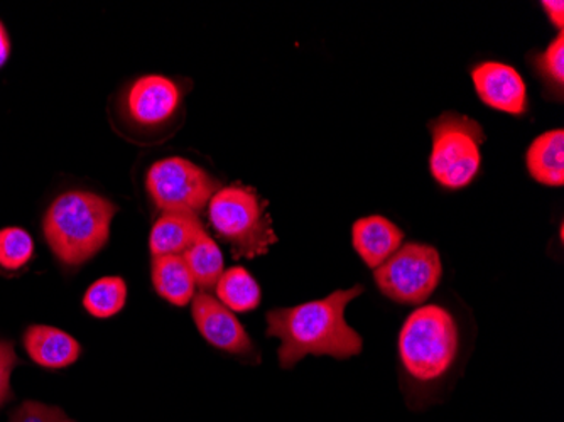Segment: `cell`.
I'll return each mask as SVG.
<instances>
[{"label":"cell","mask_w":564,"mask_h":422,"mask_svg":"<svg viewBox=\"0 0 564 422\" xmlns=\"http://www.w3.org/2000/svg\"><path fill=\"white\" fill-rule=\"evenodd\" d=\"M362 293V285H354L323 300L269 311L268 336L281 339V367L290 370L307 355L347 360L362 354V336L345 320L348 303Z\"/></svg>","instance_id":"1"},{"label":"cell","mask_w":564,"mask_h":422,"mask_svg":"<svg viewBox=\"0 0 564 422\" xmlns=\"http://www.w3.org/2000/svg\"><path fill=\"white\" fill-rule=\"evenodd\" d=\"M117 206L104 196L68 192L51 203L43 220L51 252L66 266H82L109 242Z\"/></svg>","instance_id":"2"},{"label":"cell","mask_w":564,"mask_h":422,"mask_svg":"<svg viewBox=\"0 0 564 422\" xmlns=\"http://www.w3.org/2000/svg\"><path fill=\"white\" fill-rule=\"evenodd\" d=\"M459 342L458 323L446 307L421 304L399 333L402 368L416 382H438L455 365Z\"/></svg>","instance_id":"3"},{"label":"cell","mask_w":564,"mask_h":422,"mask_svg":"<svg viewBox=\"0 0 564 422\" xmlns=\"http://www.w3.org/2000/svg\"><path fill=\"white\" fill-rule=\"evenodd\" d=\"M208 218L236 259L264 256L278 242L268 203L242 184L220 188L208 203Z\"/></svg>","instance_id":"4"},{"label":"cell","mask_w":564,"mask_h":422,"mask_svg":"<svg viewBox=\"0 0 564 422\" xmlns=\"http://www.w3.org/2000/svg\"><path fill=\"white\" fill-rule=\"evenodd\" d=\"M430 173L446 190H462L477 177L485 132L477 120L445 112L430 122Z\"/></svg>","instance_id":"5"},{"label":"cell","mask_w":564,"mask_h":422,"mask_svg":"<svg viewBox=\"0 0 564 422\" xmlns=\"http://www.w3.org/2000/svg\"><path fill=\"white\" fill-rule=\"evenodd\" d=\"M442 278L443 263L438 250L414 242L402 246L373 272L380 293L408 306L426 303Z\"/></svg>","instance_id":"6"},{"label":"cell","mask_w":564,"mask_h":422,"mask_svg":"<svg viewBox=\"0 0 564 422\" xmlns=\"http://www.w3.org/2000/svg\"><path fill=\"white\" fill-rule=\"evenodd\" d=\"M149 196L164 212L198 215L207 208L220 183L203 167L183 158H167L149 167L145 176Z\"/></svg>","instance_id":"7"},{"label":"cell","mask_w":564,"mask_h":422,"mask_svg":"<svg viewBox=\"0 0 564 422\" xmlns=\"http://www.w3.org/2000/svg\"><path fill=\"white\" fill-rule=\"evenodd\" d=\"M182 105V91L161 75L142 76L123 95V116L142 129L166 126Z\"/></svg>","instance_id":"8"},{"label":"cell","mask_w":564,"mask_h":422,"mask_svg":"<svg viewBox=\"0 0 564 422\" xmlns=\"http://www.w3.org/2000/svg\"><path fill=\"white\" fill-rule=\"evenodd\" d=\"M193 322L199 335L212 347L227 354L247 357L252 354L253 343L236 314L208 293L195 294L192 301Z\"/></svg>","instance_id":"9"},{"label":"cell","mask_w":564,"mask_h":422,"mask_svg":"<svg viewBox=\"0 0 564 422\" xmlns=\"http://www.w3.org/2000/svg\"><path fill=\"white\" fill-rule=\"evenodd\" d=\"M478 97L490 109L524 116L529 109L528 85L518 69L506 63L484 62L471 69Z\"/></svg>","instance_id":"10"},{"label":"cell","mask_w":564,"mask_h":422,"mask_svg":"<svg viewBox=\"0 0 564 422\" xmlns=\"http://www.w3.org/2000/svg\"><path fill=\"white\" fill-rule=\"evenodd\" d=\"M351 244L358 256L376 271L404 244V231L389 218L372 215L360 218L351 227Z\"/></svg>","instance_id":"11"},{"label":"cell","mask_w":564,"mask_h":422,"mask_svg":"<svg viewBox=\"0 0 564 422\" xmlns=\"http://www.w3.org/2000/svg\"><path fill=\"white\" fill-rule=\"evenodd\" d=\"M24 348L31 360L51 370L69 367L82 354L80 343L72 335L44 325H34L25 329Z\"/></svg>","instance_id":"12"},{"label":"cell","mask_w":564,"mask_h":422,"mask_svg":"<svg viewBox=\"0 0 564 422\" xmlns=\"http://www.w3.org/2000/svg\"><path fill=\"white\" fill-rule=\"evenodd\" d=\"M205 231L198 215L164 212L152 227L149 250L154 257L183 256Z\"/></svg>","instance_id":"13"},{"label":"cell","mask_w":564,"mask_h":422,"mask_svg":"<svg viewBox=\"0 0 564 422\" xmlns=\"http://www.w3.org/2000/svg\"><path fill=\"white\" fill-rule=\"evenodd\" d=\"M525 166L532 180L560 188L564 184V130H547L538 136L525 152Z\"/></svg>","instance_id":"14"},{"label":"cell","mask_w":564,"mask_h":422,"mask_svg":"<svg viewBox=\"0 0 564 422\" xmlns=\"http://www.w3.org/2000/svg\"><path fill=\"white\" fill-rule=\"evenodd\" d=\"M152 284L167 303L186 306L196 294V282L183 256L154 257L152 259Z\"/></svg>","instance_id":"15"},{"label":"cell","mask_w":564,"mask_h":422,"mask_svg":"<svg viewBox=\"0 0 564 422\" xmlns=\"http://www.w3.org/2000/svg\"><path fill=\"white\" fill-rule=\"evenodd\" d=\"M215 291L218 301L232 313H249L261 304V285L240 266L225 271L218 279Z\"/></svg>","instance_id":"16"},{"label":"cell","mask_w":564,"mask_h":422,"mask_svg":"<svg viewBox=\"0 0 564 422\" xmlns=\"http://www.w3.org/2000/svg\"><path fill=\"white\" fill-rule=\"evenodd\" d=\"M183 259L195 279L196 288L202 293H208L215 289L218 279L225 272L220 247L207 231H203L193 246L183 253Z\"/></svg>","instance_id":"17"},{"label":"cell","mask_w":564,"mask_h":422,"mask_svg":"<svg viewBox=\"0 0 564 422\" xmlns=\"http://www.w3.org/2000/svg\"><path fill=\"white\" fill-rule=\"evenodd\" d=\"M127 284L122 278H101L87 289L84 307L95 318H112L126 306Z\"/></svg>","instance_id":"18"},{"label":"cell","mask_w":564,"mask_h":422,"mask_svg":"<svg viewBox=\"0 0 564 422\" xmlns=\"http://www.w3.org/2000/svg\"><path fill=\"white\" fill-rule=\"evenodd\" d=\"M535 72L543 78L546 90L556 100L563 98L564 87V34L560 33L550 46L534 58Z\"/></svg>","instance_id":"19"},{"label":"cell","mask_w":564,"mask_h":422,"mask_svg":"<svg viewBox=\"0 0 564 422\" xmlns=\"http://www.w3.org/2000/svg\"><path fill=\"white\" fill-rule=\"evenodd\" d=\"M34 242L22 228L9 227L0 230V268L19 271L33 259Z\"/></svg>","instance_id":"20"},{"label":"cell","mask_w":564,"mask_h":422,"mask_svg":"<svg viewBox=\"0 0 564 422\" xmlns=\"http://www.w3.org/2000/svg\"><path fill=\"white\" fill-rule=\"evenodd\" d=\"M9 422H75L66 418L65 412L53 405L28 401L12 412Z\"/></svg>","instance_id":"21"},{"label":"cell","mask_w":564,"mask_h":422,"mask_svg":"<svg viewBox=\"0 0 564 422\" xmlns=\"http://www.w3.org/2000/svg\"><path fill=\"white\" fill-rule=\"evenodd\" d=\"M18 365V355L9 342H0V408L11 401V376Z\"/></svg>","instance_id":"22"},{"label":"cell","mask_w":564,"mask_h":422,"mask_svg":"<svg viewBox=\"0 0 564 422\" xmlns=\"http://www.w3.org/2000/svg\"><path fill=\"white\" fill-rule=\"evenodd\" d=\"M543 9L550 18L551 24L556 25L557 31L563 33L564 28V4L561 0H544Z\"/></svg>","instance_id":"23"},{"label":"cell","mask_w":564,"mask_h":422,"mask_svg":"<svg viewBox=\"0 0 564 422\" xmlns=\"http://www.w3.org/2000/svg\"><path fill=\"white\" fill-rule=\"evenodd\" d=\"M9 51H11V43H9L4 25L0 24V66L4 65L6 59L9 58Z\"/></svg>","instance_id":"24"}]
</instances>
